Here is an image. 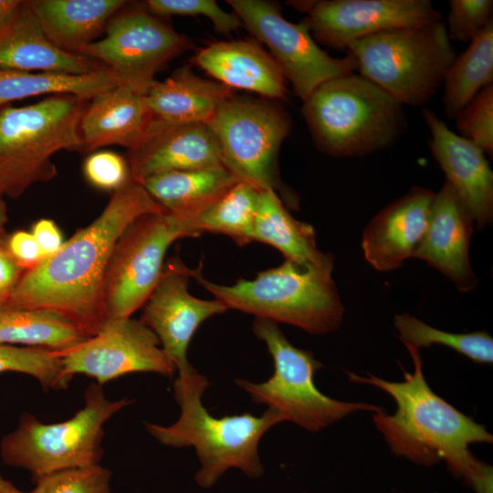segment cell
I'll use <instances>...</instances> for the list:
<instances>
[{"label": "cell", "instance_id": "cell-1", "mask_svg": "<svg viewBox=\"0 0 493 493\" xmlns=\"http://www.w3.org/2000/svg\"><path fill=\"white\" fill-rule=\"evenodd\" d=\"M163 210L131 178L112 193L95 220L79 229L57 253L26 270L4 306L52 311L86 336L97 334L107 320L103 288L117 240L142 215Z\"/></svg>", "mask_w": 493, "mask_h": 493}, {"label": "cell", "instance_id": "cell-2", "mask_svg": "<svg viewBox=\"0 0 493 493\" xmlns=\"http://www.w3.org/2000/svg\"><path fill=\"white\" fill-rule=\"evenodd\" d=\"M414 372L404 380L389 382L367 372L361 377L347 372L351 382L374 385L396 403L393 414L381 411L372 420L392 452L425 467L444 460L450 473L475 493H493V468L469 449L473 443L493 442L486 428L432 391L424 375L419 350L406 348Z\"/></svg>", "mask_w": 493, "mask_h": 493}, {"label": "cell", "instance_id": "cell-3", "mask_svg": "<svg viewBox=\"0 0 493 493\" xmlns=\"http://www.w3.org/2000/svg\"><path fill=\"white\" fill-rule=\"evenodd\" d=\"M208 386L209 381L196 370L178 375L173 388L181 410L179 418L170 425L145 422V429L164 446L194 447L201 463L194 478L203 488L214 486L229 468L240 469L250 477L262 476L258 444L283 419L270 408L260 416L245 413L215 417L202 403Z\"/></svg>", "mask_w": 493, "mask_h": 493}, {"label": "cell", "instance_id": "cell-4", "mask_svg": "<svg viewBox=\"0 0 493 493\" xmlns=\"http://www.w3.org/2000/svg\"><path fill=\"white\" fill-rule=\"evenodd\" d=\"M301 112L317 148L336 158L383 150L408 126L404 105L355 72L321 83L303 101Z\"/></svg>", "mask_w": 493, "mask_h": 493}, {"label": "cell", "instance_id": "cell-5", "mask_svg": "<svg viewBox=\"0 0 493 493\" xmlns=\"http://www.w3.org/2000/svg\"><path fill=\"white\" fill-rule=\"evenodd\" d=\"M331 271L332 267L285 260L258 272L253 279L239 278L232 285L205 278L201 267L191 269V278L227 310H239L320 335L337 330L344 315Z\"/></svg>", "mask_w": 493, "mask_h": 493}, {"label": "cell", "instance_id": "cell-6", "mask_svg": "<svg viewBox=\"0 0 493 493\" xmlns=\"http://www.w3.org/2000/svg\"><path fill=\"white\" fill-rule=\"evenodd\" d=\"M86 99L47 96L29 105L0 108V194L11 198L58 173L52 156L62 150L82 152L79 123Z\"/></svg>", "mask_w": 493, "mask_h": 493}, {"label": "cell", "instance_id": "cell-7", "mask_svg": "<svg viewBox=\"0 0 493 493\" xmlns=\"http://www.w3.org/2000/svg\"><path fill=\"white\" fill-rule=\"evenodd\" d=\"M346 50L360 74L411 107L433 98L456 56L443 21L382 31Z\"/></svg>", "mask_w": 493, "mask_h": 493}, {"label": "cell", "instance_id": "cell-8", "mask_svg": "<svg viewBox=\"0 0 493 493\" xmlns=\"http://www.w3.org/2000/svg\"><path fill=\"white\" fill-rule=\"evenodd\" d=\"M131 402L109 399L102 385L91 383L84 391L83 407L66 421L45 424L23 413L17 427L1 440L2 460L29 471L33 478L100 465L104 454V424Z\"/></svg>", "mask_w": 493, "mask_h": 493}, {"label": "cell", "instance_id": "cell-9", "mask_svg": "<svg viewBox=\"0 0 493 493\" xmlns=\"http://www.w3.org/2000/svg\"><path fill=\"white\" fill-rule=\"evenodd\" d=\"M252 330L270 353L274 372L257 383L236 379L252 402L275 410L283 419L309 432H318L357 411L379 412L381 407L362 402H343L322 393L314 375L322 367L309 351L299 349L286 338L278 323L255 318Z\"/></svg>", "mask_w": 493, "mask_h": 493}, {"label": "cell", "instance_id": "cell-10", "mask_svg": "<svg viewBox=\"0 0 493 493\" xmlns=\"http://www.w3.org/2000/svg\"><path fill=\"white\" fill-rule=\"evenodd\" d=\"M207 124L217 140L223 165L240 182L258 190L274 189L289 209L299 207L296 194L281 182L278 168L280 146L291 130L283 109L232 96Z\"/></svg>", "mask_w": 493, "mask_h": 493}, {"label": "cell", "instance_id": "cell-11", "mask_svg": "<svg viewBox=\"0 0 493 493\" xmlns=\"http://www.w3.org/2000/svg\"><path fill=\"white\" fill-rule=\"evenodd\" d=\"M197 236L194 221L165 210L132 222L117 240L109 260L103 288L106 319L131 317L155 288L170 246Z\"/></svg>", "mask_w": 493, "mask_h": 493}, {"label": "cell", "instance_id": "cell-12", "mask_svg": "<svg viewBox=\"0 0 493 493\" xmlns=\"http://www.w3.org/2000/svg\"><path fill=\"white\" fill-rule=\"evenodd\" d=\"M105 37L78 54L100 61L121 82L145 94L155 74L170 60L191 48L184 35L151 14L142 5L119 11L108 22Z\"/></svg>", "mask_w": 493, "mask_h": 493}, {"label": "cell", "instance_id": "cell-13", "mask_svg": "<svg viewBox=\"0 0 493 493\" xmlns=\"http://www.w3.org/2000/svg\"><path fill=\"white\" fill-rule=\"evenodd\" d=\"M226 3L255 38L268 47L302 101L321 83L357 70L352 55L330 56L318 46L305 25L291 23L281 15L278 3L265 0H227Z\"/></svg>", "mask_w": 493, "mask_h": 493}, {"label": "cell", "instance_id": "cell-14", "mask_svg": "<svg viewBox=\"0 0 493 493\" xmlns=\"http://www.w3.org/2000/svg\"><path fill=\"white\" fill-rule=\"evenodd\" d=\"M57 352L68 383L75 374H85L102 385L134 372L171 377L176 371L155 333L131 317L107 320L97 334Z\"/></svg>", "mask_w": 493, "mask_h": 493}, {"label": "cell", "instance_id": "cell-15", "mask_svg": "<svg viewBox=\"0 0 493 493\" xmlns=\"http://www.w3.org/2000/svg\"><path fill=\"white\" fill-rule=\"evenodd\" d=\"M287 4L306 15L300 23L315 41L340 50L382 31L442 21V13L429 0H292Z\"/></svg>", "mask_w": 493, "mask_h": 493}, {"label": "cell", "instance_id": "cell-16", "mask_svg": "<svg viewBox=\"0 0 493 493\" xmlns=\"http://www.w3.org/2000/svg\"><path fill=\"white\" fill-rule=\"evenodd\" d=\"M191 268L174 257L164 264L162 275L144 303L140 320L157 336L179 375L194 372L187 358L191 340L209 318L227 311L216 299H202L189 291Z\"/></svg>", "mask_w": 493, "mask_h": 493}, {"label": "cell", "instance_id": "cell-17", "mask_svg": "<svg viewBox=\"0 0 493 493\" xmlns=\"http://www.w3.org/2000/svg\"><path fill=\"white\" fill-rule=\"evenodd\" d=\"M132 180L174 171L223 165L215 135L207 123L173 124L152 117L140 143L128 150Z\"/></svg>", "mask_w": 493, "mask_h": 493}, {"label": "cell", "instance_id": "cell-18", "mask_svg": "<svg viewBox=\"0 0 493 493\" xmlns=\"http://www.w3.org/2000/svg\"><path fill=\"white\" fill-rule=\"evenodd\" d=\"M430 152L478 228L493 219V173L485 152L452 131L434 111L422 110Z\"/></svg>", "mask_w": 493, "mask_h": 493}, {"label": "cell", "instance_id": "cell-19", "mask_svg": "<svg viewBox=\"0 0 493 493\" xmlns=\"http://www.w3.org/2000/svg\"><path fill=\"white\" fill-rule=\"evenodd\" d=\"M474 220L450 184L435 193L425 233L414 257L426 262L460 291L473 290L477 278L469 260Z\"/></svg>", "mask_w": 493, "mask_h": 493}, {"label": "cell", "instance_id": "cell-20", "mask_svg": "<svg viewBox=\"0 0 493 493\" xmlns=\"http://www.w3.org/2000/svg\"><path fill=\"white\" fill-rule=\"evenodd\" d=\"M435 194L414 186L372 218L362 240L364 257L372 267L392 271L414 257L425 233Z\"/></svg>", "mask_w": 493, "mask_h": 493}, {"label": "cell", "instance_id": "cell-21", "mask_svg": "<svg viewBox=\"0 0 493 493\" xmlns=\"http://www.w3.org/2000/svg\"><path fill=\"white\" fill-rule=\"evenodd\" d=\"M104 66L88 57L58 48L44 34L27 1L0 23V68L87 74Z\"/></svg>", "mask_w": 493, "mask_h": 493}, {"label": "cell", "instance_id": "cell-22", "mask_svg": "<svg viewBox=\"0 0 493 493\" xmlns=\"http://www.w3.org/2000/svg\"><path fill=\"white\" fill-rule=\"evenodd\" d=\"M193 62L230 88L283 100L287 79L273 57L253 40L216 41L201 48Z\"/></svg>", "mask_w": 493, "mask_h": 493}, {"label": "cell", "instance_id": "cell-23", "mask_svg": "<svg viewBox=\"0 0 493 493\" xmlns=\"http://www.w3.org/2000/svg\"><path fill=\"white\" fill-rule=\"evenodd\" d=\"M145 94L118 85L90 99L79 123L82 152L110 145L131 150L144 136L152 119Z\"/></svg>", "mask_w": 493, "mask_h": 493}, {"label": "cell", "instance_id": "cell-24", "mask_svg": "<svg viewBox=\"0 0 493 493\" xmlns=\"http://www.w3.org/2000/svg\"><path fill=\"white\" fill-rule=\"evenodd\" d=\"M232 96V89L203 79L184 66L164 80H155L145 93V100L154 118L173 124H193L208 123Z\"/></svg>", "mask_w": 493, "mask_h": 493}, {"label": "cell", "instance_id": "cell-25", "mask_svg": "<svg viewBox=\"0 0 493 493\" xmlns=\"http://www.w3.org/2000/svg\"><path fill=\"white\" fill-rule=\"evenodd\" d=\"M28 5L47 39L58 48L76 53L95 41L121 10L123 0H30Z\"/></svg>", "mask_w": 493, "mask_h": 493}, {"label": "cell", "instance_id": "cell-26", "mask_svg": "<svg viewBox=\"0 0 493 493\" xmlns=\"http://www.w3.org/2000/svg\"><path fill=\"white\" fill-rule=\"evenodd\" d=\"M240 182L224 165L153 175L141 184L163 210L194 221Z\"/></svg>", "mask_w": 493, "mask_h": 493}, {"label": "cell", "instance_id": "cell-27", "mask_svg": "<svg viewBox=\"0 0 493 493\" xmlns=\"http://www.w3.org/2000/svg\"><path fill=\"white\" fill-rule=\"evenodd\" d=\"M253 238L278 249L285 260L333 267L332 255L318 248L314 228L295 219L274 189L259 191Z\"/></svg>", "mask_w": 493, "mask_h": 493}, {"label": "cell", "instance_id": "cell-28", "mask_svg": "<svg viewBox=\"0 0 493 493\" xmlns=\"http://www.w3.org/2000/svg\"><path fill=\"white\" fill-rule=\"evenodd\" d=\"M121 85L117 75L103 67L87 74L32 72L0 68V108L10 102L41 95L69 94L90 100Z\"/></svg>", "mask_w": 493, "mask_h": 493}, {"label": "cell", "instance_id": "cell-29", "mask_svg": "<svg viewBox=\"0 0 493 493\" xmlns=\"http://www.w3.org/2000/svg\"><path fill=\"white\" fill-rule=\"evenodd\" d=\"M89 337L67 318L45 309L0 308V344L62 351Z\"/></svg>", "mask_w": 493, "mask_h": 493}, {"label": "cell", "instance_id": "cell-30", "mask_svg": "<svg viewBox=\"0 0 493 493\" xmlns=\"http://www.w3.org/2000/svg\"><path fill=\"white\" fill-rule=\"evenodd\" d=\"M493 82V22L469 43L446 69L443 105L446 115L456 114L484 88Z\"/></svg>", "mask_w": 493, "mask_h": 493}, {"label": "cell", "instance_id": "cell-31", "mask_svg": "<svg viewBox=\"0 0 493 493\" xmlns=\"http://www.w3.org/2000/svg\"><path fill=\"white\" fill-rule=\"evenodd\" d=\"M258 189L238 182L194 220L197 234H221L238 246L254 241V223L258 202Z\"/></svg>", "mask_w": 493, "mask_h": 493}, {"label": "cell", "instance_id": "cell-32", "mask_svg": "<svg viewBox=\"0 0 493 493\" xmlns=\"http://www.w3.org/2000/svg\"><path fill=\"white\" fill-rule=\"evenodd\" d=\"M393 324L406 348L420 350L440 344L477 363L489 364L493 362V339L486 331L447 332L429 326L408 313L395 315Z\"/></svg>", "mask_w": 493, "mask_h": 493}, {"label": "cell", "instance_id": "cell-33", "mask_svg": "<svg viewBox=\"0 0 493 493\" xmlns=\"http://www.w3.org/2000/svg\"><path fill=\"white\" fill-rule=\"evenodd\" d=\"M7 372L30 375L47 391L68 385L56 350L0 344V373Z\"/></svg>", "mask_w": 493, "mask_h": 493}, {"label": "cell", "instance_id": "cell-34", "mask_svg": "<svg viewBox=\"0 0 493 493\" xmlns=\"http://www.w3.org/2000/svg\"><path fill=\"white\" fill-rule=\"evenodd\" d=\"M111 471L100 465L34 477L32 493H110Z\"/></svg>", "mask_w": 493, "mask_h": 493}, {"label": "cell", "instance_id": "cell-35", "mask_svg": "<svg viewBox=\"0 0 493 493\" xmlns=\"http://www.w3.org/2000/svg\"><path fill=\"white\" fill-rule=\"evenodd\" d=\"M460 136L493 155V84L481 89L454 118Z\"/></svg>", "mask_w": 493, "mask_h": 493}, {"label": "cell", "instance_id": "cell-36", "mask_svg": "<svg viewBox=\"0 0 493 493\" xmlns=\"http://www.w3.org/2000/svg\"><path fill=\"white\" fill-rule=\"evenodd\" d=\"M143 6L154 16H205L215 31L229 35L243 26L235 13L223 10L214 0H148Z\"/></svg>", "mask_w": 493, "mask_h": 493}, {"label": "cell", "instance_id": "cell-37", "mask_svg": "<svg viewBox=\"0 0 493 493\" xmlns=\"http://www.w3.org/2000/svg\"><path fill=\"white\" fill-rule=\"evenodd\" d=\"M492 22V0L449 1L446 27L450 40L469 43Z\"/></svg>", "mask_w": 493, "mask_h": 493}, {"label": "cell", "instance_id": "cell-38", "mask_svg": "<svg viewBox=\"0 0 493 493\" xmlns=\"http://www.w3.org/2000/svg\"><path fill=\"white\" fill-rule=\"evenodd\" d=\"M83 173L92 186L112 193L131 179L127 159L105 150L94 152L85 159Z\"/></svg>", "mask_w": 493, "mask_h": 493}, {"label": "cell", "instance_id": "cell-39", "mask_svg": "<svg viewBox=\"0 0 493 493\" xmlns=\"http://www.w3.org/2000/svg\"><path fill=\"white\" fill-rule=\"evenodd\" d=\"M5 246L14 259L25 271L34 267L44 258L31 232L15 231L5 236Z\"/></svg>", "mask_w": 493, "mask_h": 493}, {"label": "cell", "instance_id": "cell-40", "mask_svg": "<svg viewBox=\"0 0 493 493\" xmlns=\"http://www.w3.org/2000/svg\"><path fill=\"white\" fill-rule=\"evenodd\" d=\"M25 270L9 253L5 239L0 242V300L5 304Z\"/></svg>", "mask_w": 493, "mask_h": 493}, {"label": "cell", "instance_id": "cell-41", "mask_svg": "<svg viewBox=\"0 0 493 493\" xmlns=\"http://www.w3.org/2000/svg\"><path fill=\"white\" fill-rule=\"evenodd\" d=\"M31 233L37 240L44 258L57 253L64 244L60 229L50 219H39L31 228Z\"/></svg>", "mask_w": 493, "mask_h": 493}, {"label": "cell", "instance_id": "cell-42", "mask_svg": "<svg viewBox=\"0 0 493 493\" xmlns=\"http://www.w3.org/2000/svg\"><path fill=\"white\" fill-rule=\"evenodd\" d=\"M21 0H0V23L20 5Z\"/></svg>", "mask_w": 493, "mask_h": 493}, {"label": "cell", "instance_id": "cell-43", "mask_svg": "<svg viewBox=\"0 0 493 493\" xmlns=\"http://www.w3.org/2000/svg\"><path fill=\"white\" fill-rule=\"evenodd\" d=\"M3 197L0 194V242L5 239V226L8 221L7 208Z\"/></svg>", "mask_w": 493, "mask_h": 493}, {"label": "cell", "instance_id": "cell-44", "mask_svg": "<svg viewBox=\"0 0 493 493\" xmlns=\"http://www.w3.org/2000/svg\"><path fill=\"white\" fill-rule=\"evenodd\" d=\"M0 493H32V491L25 492L18 489L12 482L0 475Z\"/></svg>", "mask_w": 493, "mask_h": 493}, {"label": "cell", "instance_id": "cell-45", "mask_svg": "<svg viewBox=\"0 0 493 493\" xmlns=\"http://www.w3.org/2000/svg\"><path fill=\"white\" fill-rule=\"evenodd\" d=\"M5 304L0 300V308L3 307Z\"/></svg>", "mask_w": 493, "mask_h": 493}]
</instances>
